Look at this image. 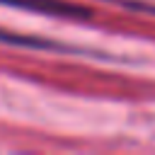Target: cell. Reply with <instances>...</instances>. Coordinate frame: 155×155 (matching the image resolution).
Returning <instances> with one entry per match:
<instances>
[{"instance_id":"obj_1","label":"cell","mask_w":155,"mask_h":155,"mask_svg":"<svg viewBox=\"0 0 155 155\" xmlns=\"http://www.w3.org/2000/svg\"><path fill=\"white\" fill-rule=\"evenodd\" d=\"M7 5H17V7H29V10H41V12H51V15H63V17H90L87 7L65 2V0H0Z\"/></svg>"}]
</instances>
